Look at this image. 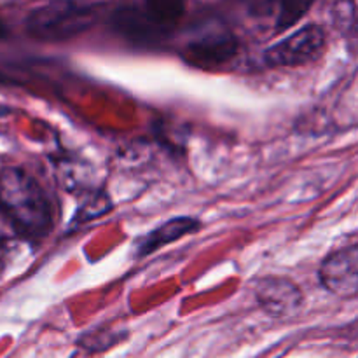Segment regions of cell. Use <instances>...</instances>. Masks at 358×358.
Segmentation results:
<instances>
[{
  "label": "cell",
  "instance_id": "7c38bea8",
  "mask_svg": "<svg viewBox=\"0 0 358 358\" xmlns=\"http://www.w3.org/2000/svg\"><path fill=\"white\" fill-rule=\"evenodd\" d=\"M6 262H7V248L6 245L0 241V275H2L3 268H6Z\"/></svg>",
  "mask_w": 358,
  "mask_h": 358
},
{
  "label": "cell",
  "instance_id": "30bf717a",
  "mask_svg": "<svg viewBox=\"0 0 358 358\" xmlns=\"http://www.w3.org/2000/svg\"><path fill=\"white\" fill-rule=\"evenodd\" d=\"M110 208H112V203L105 194L87 196L86 201H84V205L80 206L79 212H77L76 219H73V224L90 222V220L98 219V217H101V215H105L107 212H110Z\"/></svg>",
  "mask_w": 358,
  "mask_h": 358
},
{
  "label": "cell",
  "instance_id": "8fae6325",
  "mask_svg": "<svg viewBox=\"0 0 358 358\" xmlns=\"http://www.w3.org/2000/svg\"><path fill=\"white\" fill-rule=\"evenodd\" d=\"M311 7V3H303V2H289L282 3L278 13V21H276V27H278L280 31L287 30L292 24H296L304 14L308 13V9Z\"/></svg>",
  "mask_w": 358,
  "mask_h": 358
},
{
  "label": "cell",
  "instance_id": "5b68a950",
  "mask_svg": "<svg viewBox=\"0 0 358 358\" xmlns=\"http://www.w3.org/2000/svg\"><path fill=\"white\" fill-rule=\"evenodd\" d=\"M327 45L324 28L318 24H306L290 34L283 41L276 42L264 51V63L273 69L303 66L322 56Z\"/></svg>",
  "mask_w": 358,
  "mask_h": 358
},
{
  "label": "cell",
  "instance_id": "6da1fadb",
  "mask_svg": "<svg viewBox=\"0 0 358 358\" xmlns=\"http://www.w3.org/2000/svg\"><path fill=\"white\" fill-rule=\"evenodd\" d=\"M0 212L21 236H45L52 226V205L44 189L21 168L0 170Z\"/></svg>",
  "mask_w": 358,
  "mask_h": 358
},
{
  "label": "cell",
  "instance_id": "52a82bcc",
  "mask_svg": "<svg viewBox=\"0 0 358 358\" xmlns=\"http://www.w3.org/2000/svg\"><path fill=\"white\" fill-rule=\"evenodd\" d=\"M255 299L268 315L276 318L292 317L303 306V292L289 278L268 276L255 287Z\"/></svg>",
  "mask_w": 358,
  "mask_h": 358
},
{
  "label": "cell",
  "instance_id": "8992f818",
  "mask_svg": "<svg viewBox=\"0 0 358 358\" xmlns=\"http://www.w3.org/2000/svg\"><path fill=\"white\" fill-rule=\"evenodd\" d=\"M320 282L334 296L357 297L358 245H350L329 255L320 266Z\"/></svg>",
  "mask_w": 358,
  "mask_h": 358
},
{
  "label": "cell",
  "instance_id": "3957f363",
  "mask_svg": "<svg viewBox=\"0 0 358 358\" xmlns=\"http://www.w3.org/2000/svg\"><path fill=\"white\" fill-rule=\"evenodd\" d=\"M184 14V3L147 2L126 6L115 10L114 27L124 37L133 41H152L166 37Z\"/></svg>",
  "mask_w": 358,
  "mask_h": 358
},
{
  "label": "cell",
  "instance_id": "7a4b0ae2",
  "mask_svg": "<svg viewBox=\"0 0 358 358\" xmlns=\"http://www.w3.org/2000/svg\"><path fill=\"white\" fill-rule=\"evenodd\" d=\"M96 7L76 2H52L37 7L27 17V30L38 41L59 42L90 30L96 21Z\"/></svg>",
  "mask_w": 358,
  "mask_h": 358
},
{
  "label": "cell",
  "instance_id": "277c9868",
  "mask_svg": "<svg viewBox=\"0 0 358 358\" xmlns=\"http://www.w3.org/2000/svg\"><path fill=\"white\" fill-rule=\"evenodd\" d=\"M238 41L233 31L222 23L206 21L196 27L185 38L182 56L199 69H217L236 56Z\"/></svg>",
  "mask_w": 358,
  "mask_h": 358
},
{
  "label": "cell",
  "instance_id": "ba28073f",
  "mask_svg": "<svg viewBox=\"0 0 358 358\" xmlns=\"http://www.w3.org/2000/svg\"><path fill=\"white\" fill-rule=\"evenodd\" d=\"M199 227H201V222L198 219H192V217H175V219L166 220L159 227L143 234L142 238L135 241V255L143 257V255L154 254L161 247H166V245L173 243V241L180 240L187 234L196 233Z\"/></svg>",
  "mask_w": 358,
  "mask_h": 358
},
{
  "label": "cell",
  "instance_id": "9c48e42d",
  "mask_svg": "<svg viewBox=\"0 0 358 358\" xmlns=\"http://www.w3.org/2000/svg\"><path fill=\"white\" fill-rule=\"evenodd\" d=\"M126 338V332L114 331V329H94V331L83 334L79 338V346L86 352H105L112 346L119 345Z\"/></svg>",
  "mask_w": 358,
  "mask_h": 358
}]
</instances>
